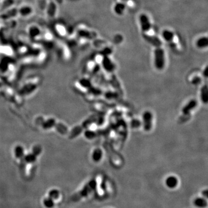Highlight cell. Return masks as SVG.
<instances>
[{"instance_id": "cell-1", "label": "cell", "mask_w": 208, "mask_h": 208, "mask_svg": "<svg viewBox=\"0 0 208 208\" xmlns=\"http://www.w3.org/2000/svg\"><path fill=\"white\" fill-rule=\"evenodd\" d=\"M154 65L157 70H163L166 66V54L161 47H156L154 52Z\"/></svg>"}, {"instance_id": "cell-2", "label": "cell", "mask_w": 208, "mask_h": 208, "mask_svg": "<svg viewBox=\"0 0 208 208\" xmlns=\"http://www.w3.org/2000/svg\"><path fill=\"white\" fill-rule=\"evenodd\" d=\"M142 125L144 130L146 132L150 131L153 126V115L152 113L149 111H146L142 114Z\"/></svg>"}, {"instance_id": "cell-3", "label": "cell", "mask_w": 208, "mask_h": 208, "mask_svg": "<svg viewBox=\"0 0 208 208\" xmlns=\"http://www.w3.org/2000/svg\"><path fill=\"white\" fill-rule=\"evenodd\" d=\"M139 23L142 33H149L152 29V24L147 15L143 13L139 16Z\"/></svg>"}, {"instance_id": "cell-4", "label": "cell", "mask_w": 208, "mask_h": 208, "mask_svg": "<svg viewBox=\"0 0 208 208\" xmlns=\"http://www.w3.org/2000/svg\"><path fill=\"white\" fill-rule=\"evenodd\" d=\"M143 38L147 42L152 45L155 46L156 47H161L162 46L163 43L161 40L153 33H143Z\"/></svg>"}, {"instance_id": "cell-5", "label": "cell", "mask_w": 208, "mask_h": 208, "mask_svg": "<svg viewBox=\"0 0 208 208\" xmlns=\"http://www.w3.org/2000/svg\"><path fill=\"white\" fill-rule=\"evenodd\" d=\"M101 63L102 67L106 71L108 72H112L115 71L116 68V65L110 58L109 56L104 55Z\"/></svg>"}, {"instance_id": "cell-6", "label": "cell", "mask_w": 208, "mask_h": 208, "mask_svg": "<svg viewBox=\"0 0 208 208\" xmlns=\"http://www.w3.org/2000/svg\"><path fill=\"white\" fill-rule=\"evenodd\" d=\"M198 104L197 101L195 99H192L189 101L182 108V112L183 115L187 116L197 107Z\"/></svg>"}, {"instance_id": "cell-7", "label": "cell", "mask_w": 208, "mask_h": 208, "mask_svg": "<svg viewBox=\"0 0 208 208\" xmlns=\"http://www.w3.org/2000/svg\"><path fill=\"white\" fill-rule=\"evenodd\" d=\"M97 186V182L95 180H91L84 187L83 190L80 192L79 194V198L84 197L87 196L90 193L95 189Z\"/></svg>"}, {"instance_id": "cell-8", "label": "cell", "mask_w": 208, "mask_h": 208, "mask_svg": "<svg viewBox=\"0 0 208 208\" xmlns=\"http://www.w3.org/2000/svg\"><path fill=\"white\" fill-rule=\"evenodd\" d=\"M33 9L29 5H23L17 9L18 15L22 17H27L32 15Z\"/></svg>"}, {"instance_id": "cell-9", "label": "cell", "mask_w": 208, "mask_h": 208, "mask_svg": "<svg viewBox=\"0 0 208 208\" xmlns=\"http://www.w3.org/2000/svg\"><path fill=\"white\" fill-rule=\"evenodd\" d=\"M162 37L165 41L172 43L174 41L175 35V34L170 30H165L162 33Z\"/></svg>"}, {"instance_id": "cell-10", "label": "cell", "mask_w": 208, "mask_h": 208, "mask_svg": "<svg viewBox=\"0 0 208 208\" xmlns=\"http://www.w3.org/2000/svg\"><path fill=\"white\" fill-rule=\"evenodd\" d=\"M127 4L124 2L120 1L116 3L114 6V11L116 14L118 15H122L125 12V8H126Z\"/></svg>"}, {"instance_id": "cell-11", "label": "cell", "mask_w": 208, "mask_h": 208, "mask_svg": "<svg viewBox=\"0 0 208 208\" xmlns=\"http://www.w3.org/2000/svg\"><path fill=\"white\" fill-rule=\"evenodd\" d=\"M103 156V152L100 148L95 149L91 154L92 160L94 162H99L101 161Z\"/></svg>"}, {"instance_id": "cell-12", "label": "cell", "mask_w": 208, "mask_h": 208, "mask_svg": "<svg viewBox=\"0 0 208 208\" xmlns=\"http://www.w3.org/2000/svg\"><path fill=\"white\" fill-rule=\"evenodd\" d=\"M78 34L82 38H85L89 40H92L95 38L97 34L94 32H91L87 30H81L79 31Z\"/></svg>"}, {"instance_id": "cell-13", "label": "cell", "mask_w": 208, "mask_h": 208, "mask_svg": "<svg viewBox=\"0 0 208 208\" xmlns=\"http://www.w3.org/2000/svg\"><path fill=\"white\" fill-rule=\"evenodd\" d=\"M201 99L203 104H207L208 101V88L207 84L204 85L201 89Z\"/></svg>"}, {"instance_id": "cell-14", "label": "cell", "mask_w": 208, "mask_h": 208, "mask_svg": "<svg viewBox=\"0 0 208 208\" xmlns=\"http://www.w3.org/2000/svg\"><path fill=\"white\" fill-rule=\"evenodd\" d=\"M196 46L199 49L207 48L208 46V39L207 37H202L198 39L196 42Z\"/></svg>"}, {"instance_id": "cell-15", "label": "cell", "mask_w": 208, "mask_h": 208, "mask_svg": "<svg viewBox=\"0 0 208 208\" xmlns=\"http://www.w3.org/2000/svg\"><path fill=\"white\" fill-rule=\"evenodd\" d=\"M166 183L167 187L170 189H173L177 186L178 183V180L176 177L171 176L166 179Z\"/></svg>"}, {"instance_id": "cell-16", "label": "cell", "mask_w": 208, "mask_h": 208, "mask_svg": "<svg viewBox=\"0 0 208 208\" xmlns=\"http://www.w3.org/2000/svg\"><path fill=\"white\" fill-rule=\"evenodd\" d=\"M24 148V147H23ZM22 146L18 145L15 149V156L16 158L20 159L24 157V150Z\"/></svg>"}, {"instance_id": "cell-17", "label": "cell", "mask_w": 208, "mask_h": 208, "mask_svg": "<svg viewBox=\"0 0 208 208\" xmlns=\"http://www.w3.org/2000/svg\"><path fill=\"white\" fill-rule=\"evenodd\" d=\"M56 10H57L56 4H55L53 2H50L49 3V7H48V10H47L48 16L50 17L54 16L55 13H56Z\"/></svg>"}, {"instance_id": "cell-18", "label": "cell", "mask_w": 208, "mask_h": 208, "mask_svg": "<svg viewBox=\"0 0 208 208\" xmlns=\"http://www.w3.org/2000/svg\"><path fill=\"white\" fill-rule=\"evenodd\" d=\"M194 205L199 208H205L207 207V202L205 200L201 198H198L195 200L194 202Z\"/></svg>"}, {"instance_id": "cell-19", "label": "cell", "mask_w": 208, "mask_h": 208, "mask_svg": "<svg viewBox=\"0 0 208 208\" xmlns=\"http://www.w3.org/2000/svg\"><path fill=\"white\" fill-rule=\"evenodd\" d=\"M49 197L53 200H57L60 197V192L57 189H51L49 191Z\"/></svg>"}, {"instance_id": "cell-20", "label": "cell", "mask_w": 208, "mask_h": 208, "mask_svg": "<svg viewBox=\"0 0 208 208\" xmlns=\"http://www.w3.org/2000/svg\"><path fill=\"white\" fill-rule=\"evenodd\" d=\"M24 158V160L26 161V162L29 164H33V163H35L37 160L36 156L34 155L33 153L26 154Z\"/></svg>"}, {"instance_id": "cell-21", "label": "cell", "mask_w": 208, "mask_h": 208, "mask_svg": "<svg viewBox=\"0 0 208 208\" xmlns=\"http://www.w3.org/2000/svg\"><path fill=\"white\" fill-rule=\"evenodd\" d=\"M43 204L45 207L46 208H53L54 207V200L50 197L46 198L43 201Z\"/></svg>"}, {"instance_id": "cell-22", "label": "cell", "mask_w": 208, "mask_h": 208, "mask_svg": "<svg viewBox=\"0 0 208 208\" xmlns=\"http://www.w3.org/2000/svg\"><path fill=\"white\" fill-rule=\"evenodd\" d=\"M84 136L86 138H87V139L88 140H92L94 139L96 136H97V134L95 131L91 130V129H87L84 132Z\"/></svg>"}, {"instance_id": "cell-23", "label": "cell", "mask_w": 208, "mask_h": 208, "mask_svg": "<svg viewBox=\"0 0 208 208\" xmlns=\"http://www.w3.org/2000/svg\"><path fill=\"white\" fill-rule=\"evenodd\" d=\"M30 32V34L33 37H37V36H38L39 34H40L39 30L38 29H37V27H31Z\"/></svg>"}, {"instance_id": "cell-24", "label": "cell", "mask_w": 208, "mask_h": 208, "mask_svg": "<svg viewBox=\"0 0 208 208\" xmlns=\"http://www.w3.org/2000/svg\"><path fill=\"white\" fill-rule=\"evenodd\" d=\"M201 82V79L200 78L195 77V78L193 79V80L192 81V83L193 84H198L200 83Z\"/></svg>"}, {"instance_id": "cell-25", "label": "cell", "mask_w": 208, "mask_h": 208, "mask_svg": "<svg viewBox=\"0 0 208 208\" xmlns=\"http://www.w3.org/2000/svg\"><path fill=\"white\" fill-rule=\"evenodd\" d=\"M208 67H206L204 69V71H203V75L205 77L207 78L208 77Z\"/></svg>"}, {"instance_id": "cell-26", "label": "cell", "mask_w": 208, "mask_h": 208, "mask_svg": "<svg viewBox=\"0 0 208 208\" xmlns=\"http://www.w3.org/2000/svg\"><path fill=\"white\" fill-rule=\"evenodd\" d=\"M129 0H120V1H122V2H124V3H127V2L129 1Z\"/></svg>"}, {"instance_id": "cell-27", "label": "cell", "mask_w": 208, "mask_h": 208, "mask_svg": "<svg viewBox=\"0 0 208 208\" xmlns=\"http://www.w3.org/2000/svg\"><path fill=\"white\" fill-rule=\"evenodd\" d=\"M0 4H1V2H0Z\"/></svg>"}]
</instances>
